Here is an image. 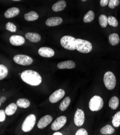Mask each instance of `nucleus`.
I'll use <instances>...</instances> for the list:
<instances>
[{
    "instance_id": "obj_1",
    "label": "nucleus",
    "mask_w": 120,
    "mask_h": 135,
    "mask_svg": "<svg viewBox=\"0 0 120 135\" xmlns=\"http://www.w3.org/2000/svg\"><path fill=\"white\" fill-rule=\"evenodd\" d=\"M21 77L23 81L29 85L36 86L41 84L42 78L37 72L32 70H26L23 71Z\"/></svg>"
},
{
    "instance_id": "obj_2",
    "label": "nucleus",
    "mask_w": 120,
    "mask_h": 135,
    "mask_svg": "<svg viewBox=\"0 0 120 135\" xmlns=\"http://www.w3.org/2000/svg\"><path fill=\"white\" fill-rule=\"evenodd\" d=\"M60 44L65 49L73 51L76 50V39L71 36H65L60 39Z\"/></svg>"
},
{
    "instance_id": "obj_3",
    "label": "nucleus",
    "mask_w": 120,
    "mask_h": 135,
    "mask_svg": "<svg viewBox=\"0 0 120 135\" xmlns=\"http://www.w3.org/2000/svg\"><path fill=\"white\" fill-rule=\"evenodd\" d=\"M93 47L92 44L87 40L76 39V50L83 53H88L91 52Z\"/></svg>"
},
{
    "instance_id": "obj_4",
    "label": "nucleus",
    "mask_w": 120,
    "mask_h": 135,
    "mask_svg": "<svg viewBox=\"0 0 120 135\" xmlns=\"http://www.w3.org/2000/svg\"><path fill=\"white\" fill-rule=\"evenodd\" d=\"M103 106V101L99 96H94L89 102V109L92 112H98L101 110Z\"/></svg>"
},
{
    "instance_id": "obj_5",
    "label": "nucleus",
    "mask_w": 120,
    "mask_h": 135,
    "mask_svg": "<svg viewBox=\"0 0 120 135\" xmlns=\"http://www.w3.org/2000/svg\"><path fill=\"white\" fill-rule=\"evenodd\" d=\"M36 121L35 115L30 114L26 117L22 126V130L25 132L30 131L34 127Z\"/></svg>"
},
{
    "instance_id": "obj_6",
    "label": "nucleus",
    "mask_w": 120,
    "mask_h": 135,
    "mask_svg": "<svg viewBox=\"0 0 120 135\" xmlns=\"http://www.w3.org/2000/svg\"><path fill=\"white\" fill-rule=\"evenodd\" d=\"M103 81L107 88L109 90H112L116 86V80L115 76L112 72H107L104 75Z\"/></svg>"
},
{
    "instance_id": "obj_7",
    "label": "nucleus",
    "mask_w": 120,
    "mask_h": 135,
    "mask_svg": "<svg viewBox=\"0 0 120 135\" xmlns=\"http://www.w3.org/2000/svg\"><path fill=\"white\" fill-rule=\"evenodd\" d=\"M14 61L17 64L28 66L32 64L33 59L29 56L23 55H17L14 56Z\"/></svg>"
},
{
    "instance_id": "obj_8",
    "label": "nucleus",
    "mask_w": 120,
    "mask_h": 135,
    "mask_svg": "<svg viewBox=\"0 0 120 135\" xmlns=\"http://www.w3.org/2000/svg\"><path fill=\"white\" fill-rule=\"evenodd\" d=\"M67 122V118L64 116L58 117L51 125V129L52 130L57 131L63 128Z\"/></svg>"
},
{
    "instance_id": "obj_9",
    "label": "nucleus",
    "mask_w": 120,
    "mask_h": 135,
    "mask_svg": "<svg viewBox=\"0 0 120 135\" xmlns=\"http://www.w3.org/2000/svg\"><path fill=\"white\" fill-rule=\"evenodd\" d=\"M85 121V114L83 110L78 109L75 113L74 122L77 127H80L83 125Z\"/></svg>"
},
{
    "instance_id": "obj_10",
    "label": "nucleus",
    "mask_w": 120,
    "mask_h": 135,
    "mask_svg": "<svg viewBox=\"0 0 120 135\" xmlns=\"http://www.w3.org/2000/svg\"><path fill=\"white\" fill-rule=\"evenodd\" d=\"M65 91L63 89H59L51 94L49 98V101L52 103H57L65 96Z\"/></svg>"
},
{
    "instance_id": "obj_11",
    "label": "nucleus",
    "mask_w": 120,
    "mask_h": 135,
    "mask_svg": "<svg viewBox=\"0 0 120 135\" xmlns=\"http://www.w3.org/2000/svg\"><path fill=\"white\" fill-rule=\"evenodd\" d=\"M38 53L43 57L51 58L55 55V51L50 47H42L38 50Z\"/></svg>"
},
{
    "instance_id": "obj_12",
    "label": "nucleus",
    "mask_w": 120,
    "mask_h": 135,
    "mask_svg": "<svg viewBox=\"0 0 120 135\" xmlns=\"http://www.w3.org/2000/svg\"><path fill=\"white\" fill-rule=\"evenodd\" d=\"M52 121V117L50 115H45L42 117L40 120L38 121L37 124V127L40 129H42L46 127L49 124L51 123Z\"/></svg>"
},
{
    "instance_id": "obj_13",
    "label": "nucleus",
    "mask_w": 120,
    "mask_h": 135,
    "mask_svg": "<svg viewBox=\"0 0 120 135\" xmlns=\"http://www.w3.org/2000/svg\"><path fill=\"white\" fill-rule=\"evenodd\" d=\"M9 41L11 44L14 46H21L23 45L25 40L23 37L19 35H13L10 37Z\"/></svg>"
},
{
    "instance_id": "obj_14",
    "label": "nucleus",
    "mask_w": 120,
    "mask_h": 135,
    "mask_svg": "<svg viewBox=\"0 0 120 135\" xmlns=\"http://www.w3.org/2000/svg\"><path fill=\"white\" fill-rule=\"evenodd\" d=\"M75 67V64L71 60L59 62L57 65V67L60 70L63 69H72Z\"/></svg>"
},
{
    "instance_id": "obj_15",
    "label": "nucleus",
    "mask_w": 120,
    "mask_h": 135,
    "mask_svg": "<svg viewBox=\"0 0 120 135\" xmlns=\"http://www.w3.org/2000/svg\"><path fill=\"white\" fill-rule=\"evenodd\" d=\"M20 10L16 7H12L8 9L4 12V17L7 18H11L17 16L20 13Z\"/></svg>"
},
{
    "instance_id": "obj_16",
    "label": "nucleus",
    "mask_w": 120,
    "mask_h": 135,
    "mask_svg": "<svg viewBox=\"0 0 120 135\" xmlns=\"http://www.w3.org/2000/svg\"><path fill=\"white\" fill-rule=\"evenodd\" d=\"M63 22V19L60 17H52L48 18L45 23L48 26H55L59 25Z\"/></svg>"
},
{
    "instance_id": "obj_17",
    "label": "nucleus",
    "mask_w": 120,
    "mask_h": 135,
    "mask_svg": "<svg viewBox=\"0 0 120 135\" xmlns=\"http://www.w3.org/2000/svg\"><path fill=\"white\" fill-rule=\"evenodd\" d=\"M25 38L32 43H38L41 39V36L37 33L28 32L25 35Z\"/></svg>"
},
{
    "instance_id": "obj_18",
    "label": "nucleus",
    "mask_w": 120,
    "mask_h": 135,
    "mask_svg": "<svg viewBox=\"0 0 120 135\" xmlns=\"http://www.w3.org/2000/svg\"><path fill=\"white\" fill-rule=\"evenodd\" d=\"M66 7V3L64 0H60L53 4L52 9L55 12H59L63 10Z\"/></svg>"
},
{
    "instance_id": "obj_19",
    "label": "nucleus",
    "mask_w": 120,
    "mask_h": 135,
    "mask_svg": "<svg viewBox=\"0 0 120 135\" xmlns=\"http://www.w3.org/2000/svg\"><path fill=\"white\" fill-rule=\"evenodd\" d=\"M17 109V105L14 103H12L8 105L5 110V113L8 116L14 115Z\"/></svg>"
},
{
    "instance_id": "obj_20",
    "label": "nucleus",
    "mask_w": 120,
    "mask_h": 135,
    "mask_svg": "<svg viewBox=\"0 0 120 135\" xmlns=\"http://www.w3.org/2000/svg\"><path fill=\"white\" fill-rule=\"evenodd\" d=\"M39 17L38 13L33 11H30L24 15V18L27 21H34L37 20Z\"/></svg>"
},
{
    "instance_id": "obj_21",
    "label": "nucleus",
    "mask_w": 120,
    "mask_h": 135,
    "mask_svg": "<svg viewBox=\"0 0 120 135\" xmlns=\"http://www.w3.org/2000/svg\"><path fill=\"white\" fill-rule=\"evenodd\" d=\"M16 104L17 106L20 108H27L30 105V102L28 99L23 98L19 99L17 101Z\"/></svg>"
},
{
    "instance_id": "obj_22",
    "label": "nucleus",
    "mask_w": 120,
    "mask_h": 135,
    "mask_svg": "<svg viewBox=\"0 0 120 135\" xmlns=\"http://www.w3.org/2000/svg\"><path fill=\"white\" fill-rule=\"evenodd\" d=\"M71 103V99L70 97H66L63 101L61 102L60 105H59V109L61 111H65V110L67 109L68 107L69 106L70 104Z\"/></svg>"
},
{
    "instance_id": "obj_23",
    "label": "nucleus",
    "mask_w": 120,
    "mask_h": 135,
    "mask_svg": "<svg viewBox=\"0 0 120 135\" xmlns=\"http://www.w3.org/2000/svg\"><path fill=\"white\" fill-rule=\"evenodd\" d=\"M109 43L115 46L117 45L119 42V38L117 33H112L109 36Z\"/></svg>"
},
{
    "instance_id": "obj_24",
    "label": "nucleus",
    "mask_w": 120,
    "mask_h": 135,
    "mask_svg": "<svg viewBox=\"0 0 120 135\" xmlns=\"http://www.w3.org/2000/svg\"><path fill=\"white\" fill-rule=\"evenodd\" d=\"M115 131L114 129L111 125H106L103 127L100 130V132L102 134H111Z\"/></svg>"
},
{
    "instance_id": "obj_25",
    "label": "nucleus",
    "mask_w": 120,
    "mask_h": 135,
    "mask_svg": "<svg viewBox=\"0 0 120 135\" xmlns=\"http://www.w3.org/2000/svg\"><path fill=\"white\" fill-rule=\"evenodd\" d=\"M119 105V100L117 97H112L109 102V106L111 109L113 110H116Z\"/></svg>"
},
{
    "instance_id": "obj_26",
    "label": "nucleus",
    "mask_w": 120,
    "mask_h": 135,
    "mask_svg": "<svg viewBox=\"0 0 120 135\" xmlns=\"http://www.w3.org/2000/svg\"><path fill=\"white\" fill-rule=\"evenodd\" d=\"M95 17L94 12L92 10H89L84 16V22L85 23H90L94 20Z\"/></svg>"
},
{
    "instance_id": "obj_27",
    "label": "nucleus",
    "mask_w": 120,
    "mask_h": 135,
    "mask_svg": "<svg viewBox=\"0 0 120 135\" xmlns=\"http://www.w3.org/2000/svg\"><path fill=\"white\" fill-rule=\"evenodd\" d=\"M8 74V68L3 65H0V80L4 79Z\"/></svg>"
},
{
    "instance_id": "obj_28",
    "label": "nucleus",
    "mask_w": 120,
    "mask_h": 135,
    "mask_svg": "<svg viewBox=\"0 0 120 135\" xmlns=\"http://www.w3.org/2000/svg\"><path fill=\"white\" fill-rule=\"evenodd\" d=\"M112 123L113 125L116 128L120 126V112H118L113 117Z\"/></svg>"
},
{
    "instance_id": "obj_29",
    "label": "nucleus",
    "mask_w": 120,
    "mask_h": 135,
    "mask_svg": "<svg viewBox=\"0 0 120 135\" xmlns=\"http://www.w3.org/2000/svg\"><path fill=\"white\" fill-rule=\"evenodd\" d=\"M99 21L102 28H105L108 24V17H107L105 15H101L99 17Z\"/></svg>"
},
{
    "instance_id": "obj_30",
    "label": "nucleus",
    "mask_w": 120,
    "mask_h": 135,
    "mask_svg": "<svg viewBox=\"0 0 120 135\" xmlns=\"http://www.w3.org/2000/svg\"><path fill=\"white\" fill-rule=\"evenodd\" d=\"M6 28L8 31H9L12 32H15L17 30L16 26L11 22H8L6 24Z\"/></svg>"
},
{
    "instance_id": "obj_31",
    "label": "nucleus",
    "mask_w": 120,
    "mask_h": 135,
    "mask_svg": "<svg viewBox=\"0 0 120 135\" xmlns=\"http://www.w3.org/2000/svg\"><path fill=\"white\" fill-rule=\"evenodd\" d=\"M108 23L109 25L113 27H116L118 24L117 19L115 17L112 16H110L108 17Z\"/></svg>"
},
{
    "instance_id": "obj_32",
    "label": "nucleus",
    "mask_w": 120,
    "mask_h": 135,
    "mask_svg": "<svg viewBox=\"0 0 120 135\" xmlns=\"http://www.w3.org/2000/svg\"><path fill=\"white\" fill-rule=\"evenodd\" d=\"M119 3V0H109L108 6L109 8L114 9L115 7L118 6Z\"/></svg>"
},
{
    "instance_id": "obj_33",
    "label": "nucleus",
    "mask_w": 120,
    "mask_h": 135,
    "mask_svg": "<svg viewBox=\"0 0 120 135\" xmlns=\"http://www.w3.org/2000/svg\"><path fill=\"white\" fill-rule=\"evenodd\" d=\"M88 132L85 129H80L75 133V135H87Z\"/></svg>"
},
{
    "instance_id": "obj_34",
    "label": "nucleus",
    "mask_w": 120,
    "mask_h": 135,
    "mask_svg": "<svg viewBox=\"0 0 120 135\" xmlns=\"http://www.w3.org/2000/svg\"><path fill=\"white\" fill-rule=\"evenodd\" d=\"M6 113L3 110H0V122H3L6 119Z\"/></svg>"
},
{
    "instance_id": "obj_35",
    "label": "nucleus",
    "mask_w": 120,
    "mask_h": 135,
    "mask_svg": "<svg viewBox=\"0 0 120 135\" xmlns=\"http://www.w3.org/2000/svg\"><path fill=\"white\" fill-rule=\"evenodd\" d=\"M109 0H100V5L101 7H105L108 5Z\"/></svg>"
},
{
    "instance_id": "obj_36",
    "label": "nucleus",
    "mask_w": 120,
    "mask_h": 135,
    "mask_svg": "<svg viewBox=\"0 0 120 135\" xmlns=\"http://www.w3.org/2000/svg\"><path fill=\"white\" fill-rule=\"evenodd\" d=\"M6 100V98L4 97H1V99H0V105H1V104L3 102H4Z\"/></svg>"
},
{
    "instance_id": "obj_37",
    "label": "nucleus",
    "mask_w": 120,
    "mask_h": 135,
    "mask_svg": "<svg viewBox=\"0 0 120 135\" xmlns=\"http://www.w3.org/2000/svg\"><path fill=\"white\" fill-rule=\"evenodd\" d=\"M53 134V135H62L63 134H62L61 133H60V132H55Z\"/></svg>"
},
{
    "instance_id": "obj_38",
    "label": "nucleus",
    "mask_w": 120,
    "mask_h": 135,
    "mask_svg": "<svg viewBox=\"0 0 120 135\" xmlns=\"http://www.w3.org/2000/svg\"><path fill=\"white\" fill-rule=\"evenodd\" d=\"M12 1H20L21 0H12Z\"/></svg>"
},
{
    "instance_id": "obj_39",
    "label": "nucleus",
    "mask_w": 120,
    "mask_h": 135,
    "mask_svg": "<svg viewBox=\"0 0 120 135\" xmlns=\"http://www.w3.org/2000/svg\"><path fill=\"white\" fill-rule=\"evenodd\" d=\"M81 1H83V2H85V1H87V0H81Z\"/></svg>"
}]
</instances>
